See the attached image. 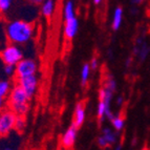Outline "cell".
<instances>
[{
	"label": "cell",
	"mask_w": 150,
	"mask_h": 150,
	"mask_svg": "<svg viewBox=\"0 0 150 150\" xmlns=\"http://www.w3.org/2000/svg\"><path fill=\"white\" fill-rule=\"evenodd\" d=\"M79 30V21L77 18H73L70 20L65 21L64 24V34L67 39H73L77 35Z\"/></svg>",
	"instance_id": "cell-9"
},
{
	"label": "cell",
	"mask_w": 150,
	"mask_h": 150,
	"mask_svg": "<svg viewBox=\"0 0 150 150\" xmlns=\"http://www.w3.org/2000/svg\"><path fill=\"white\" fill-rule=\"evenodd\" d=\"M111 124L117 131H121L124 128V120L120 117H113V119L111 120Z\"/></svg>",
	"instance_id": "cell-19"
},
{
	"label": "cell",
	"mask_w": 150,
	"mask_h": 150,
	"mask_svg": "<svg viewBox=\"0 0 150 150\" xmlns=\"http://www.w3.org/2000/svg\"><path fill=\"white\" fill-rule=\"evenodd\" d=\"M102 137L104 139H105V141L107 142L108 145H112V144H115V141H117V135H115V133L113 132L112 130L110 129V128H103L102 130Z\"/></svg>",
	"instance_id": "cell-15"
},
{
	"label": "cell",
	"mask_w": 150,
	"mask_h": 150,
	"mask_svg": "<svg viewBox=\"0 0 150 150\" xmlns=\"http://www.w3.org/2000/svg\"><path fill=\"white\" fill-rule=\"evenodd\" d=\"M12 3L11 0H0V14L8 12L12 6Z\"/></svg>",
	"instance_id": "cell-21"
},
{
	"label": "cell",
	"mask_w": 150,
	"mask_h": 150,
	"mask_svg": "<svg viewBox=\"0 0 150 150\" xmlns=\"http://www.w3.org/2000/svg\"><path fill=\"white\" fill-rule=\"evenodd\" d=\"M84 121H85V107H84V105H83L82 103H78L77 105H76L73 125L75 127L79 128L82 126Z\"/></svg>",
	"instance_id": "cell-10"
},
{
	"label": "cell",
	"mask_w": 150,
	"mask_h": 150,
	"mask_svg": "<svg viewBox=\"0 0 150 150\" xmlns=\"http://www.w3.org/2000/svg\"><path fill=\"white\" fill-rule=\"evenodd\" d=\"M104 87H106L107 89L111 90L112 93H115V89H117V83H115V79L111 77H108V79L106 80L105 82V85H104Z\"/></svg>",
	"instance_id": "cell-22"
},
{
	"label": "cell",
	"mask_w": 150,
	"mask_h": 150,
	"mask_svg": "<svg viewBox=\"0 0 150 150\" xmlns=\"http://www.w3.org/2000/svg\"><path fill=\"white\" fill-rule=\"evenodd\" d=\"M5 35L11 44H25L34 36V25L24 20H12L5 25Z\"/></svg>",
	"instance_id": "cell-1"
},
{
	"label": "cell",
	"mask_w": 150,
	"mask_h": 150,
	"mask_svg": "<svg viewBox=\"0 0 150 150\" xmlns=\"http://www.w3.org/2000/svg\"><path fill=\"white\" fill-rule=\"evenodd\" d=\"M3 73L8 78H14L15 77V73H16V66L14 65H6L3 64Z\"/></svg>",
	"instance_id": "cell-20"
},
{
	"label": "cell",
	"mask_w": 150,
	"mask_h": 150,
	"mask_svg": "<svg viewBox=\"0 0 150 150\" xmlns=\"http://www.w3.org/2000/svg\"><path fill=\"white\" fill-rule=\"evenodd\" d=\"M16 119L17 115L8 108H4L0 112V138H4L14 130Z\"/></svg>",
	"instance_id": "cell-4"
},
{
	"label": "cell",
	"mask_w": 150,
	"mask_h": 150,
	"mask_svg": "<svg viewBox=\"0 0 150 150\" xmlns=\"http://www.w3.org/2000/svg\"><path fill=\"white\" fill-rule=\"evenodd\" d=\"M123 21V8L121 6L115 8V12H113V17H112V23H111V28L113 30H118L121 28Z\"/></svg>",
	"instance_id": "cell-13"
},
{
	"label": "cell",
	"mask_w": 150,
	"mask_h": 150,
	"mask_svg": "<svg viewBox=\"0 0 150 150\" xmlns=\"http://www.w3.org/2000/svg\"><path fill=\"white\" fill-rule=\"evenodd\" d=\"M55 8L56 2L53 0H46L41 3V14L46 18H50L54 15Z\"/></svg>",
	"instance_id": "cell-12"
},
{
	"label": "cell",
	"mask_w": 150,
	"mask_h": 150,
	"mask_svg": "<svg viewBox=\"0 0 150 150\" xmlns=\"http://www.w3.org/2000/svg\"><path fill=\"white\" fill-rule=\"evenodd\" d=\"M150 53V47L146 42H142L141 39H138L137 45L134 46V54L138 55L141 61H144Z\"/></svg>",
	"instance_id": "cell-11"
},
{
	"label": "cell",
	"mask_w": 150,
	"mask_h": 150,
	"mask_svg": "<svg viewBox=\"0 0 150 150\" xmlns=\"http://www.w3.org/2000/svg\"><path fill=\"white\" fill-rule=\"evenodd\" d=\"M14 81H15L14 84H17L18 86H20L30 99H32L33 96L35 95L36 91H37V87H38L37 75L26 76V77H21V78H14Z\"/></svg>",
	"instance_id": "cell-5"
},
{
	"label": "cell",
	"mask_w": 150,
	"mask_h": 150,
	"mask_svg": "<svg viewBox=\"0 0 150 150\" xmlns=\"http://www.w3.org/2000/svg\"><path fill=\"white\" fill-rule=\"evenodd\" d=\"M141 2H142L141 0H137V1H132L133 4H138V3H141Z\"/></svg>",
	"instance_id": "cell-27"
},
{
	"label": "cell",
	"mask_w": 150,
	"mask_h": 150,
	"mask_svg": "<svg viewBox=\"0 0 150 150\" xmlns=\"http://www.w3.org/2000/svg\"><path fill=\"white\" fill-rule=\"evenodd\" d=\"M30 99L20 86L13 84L6 99V108L12 110L17 117H25L30 110Z\"/></svg>",
	"instance_id": "cell-2"
},
{
	"label": "cell",
	"mask_w": 150,
	"mask_h": 150,
	"mask_svg": "<svg viewBox=\"0 0 150 150\" xmlns=\"http://www.w3.org/2000/svg\"><path fill=\"white\" fill-rule=\"evenodd\" d=\"M63 16H64V21H67L76 18L75 14V5L73 1H66L64 4V10H63Z\"/></svg>",
	"instance_id": "cell-14"
},
{
	"label": "cell",
	"mask_w": 150,
	"mask_h": 150,
	"mask_svg": "<svg viewBox=\"0 0 150 150\" xmlns=\"http://www.w3.org/2000/svg\"><path fill=\"white\" fill-rule=\"evenodd\" d=\"M25 127H26V119H25V117H17L14 130L21 133L25 130Z\"/></svg>",
	"instance_id": "cell-17"
},
{
	"label": "cell",
	"mask_w": 150,
	"mask_h": 150,
	"mask_svg": "<svg viewBox=\"0 0 150 150\" xmlns=\"http://www.w3.org/2000/svg\"><path fill=\"white\" fill-rule=\"evenodd\" d=\"M77 132H78V128L75 127L71 124L68 127V129L66 130V132L64 133V135H63L62 138V145L65 148L73 147L76 142V139H77Z\"/></svg>",
	"instance_id": "cell-8"
},
{
	"label": "cell",
	"mask_w": 150,
	"mask_h": 150,
	"mask_svg": "<svg viewBox=\"0 0 150 150\" xmlns=\"http://www.w3.org/2000/svg\"><path fill=\"white\" fill-rule=\"evenodd\" d=\"M23 59V52L21 48L15 44H8L0 52V60L3 64L16 65Z\"/></svg>",
	"instance_id": "cell-3"
},
{
	"label": "cell",
	"mask_w": 150,
	"mask_h": 150,
	"mask_svg": "<svg viewBox=\"0 0 150 150\" xmlns=\"http://www.w3.org/2000/svg\"><path fill=\"white\" fill-rule=\"evenodd\" d=\"M115 150H122V146H118V147H117V148H115Z\"/></svg>",
	"instance_id": "cell-29"
},
{
	"label": "cell",
	"mask_w": 150,
	"mask_h": 150,
	"mask_svg": "<svg viewBox=\"0 0 150 150\" xmlns=\"http://www.w3.org/2000/svg\"><path fill=\"white\" fill-rule=\"evenodd\" d=\"M38 70L37 62L30 58H23L20 62L16 65V73L14 78H21L26 76L36 75Z\"/></svg>",
	"instance_id": "cell-6"
},
{
	"label": "cell",
	"mask_w": 150,
	"mask_h": 150,
	"mask_svg": "<svg viewBox=\"0 0 150 150\" xmlns=\"http://www.w3.org/2000/svg\"><path fill=\"white\" fill-rule=\"evenodd\" d=\"M93 3H95V4H100L101 0H93Z\"/></svg>",
	"instance_id": "cell-26"
},
{
	"label": "cell",
	"mask_w": 150,
	"mask_h": 150,
	"mask_svg": "<svg viewBox=\"0 0 150 150\" xmlns=\"http://www.w3.org/2000/svg\"><path fill=\"white\" fill-rule=\"evenodd\" d=\"M117 103H118V104H120V105H122V103H123V99H122V98H119V99H118V101H117Z\"/></svg>",
	"instance_id": "cell-25"
},
{
	"label": "cell",
	"mask_w": 150,
	"mask_h": 150,
	"mask_svg": "<svg viewBox=\"0 0 150 150\" xmlns=\"http://www.w3.org/2000/svg\"><path fill=\"white\" fill-rule=\"evenodd\" d=\"M12 81L8 79H0V112L6 108V99L13 87Z\"/></svg>",
	"instance_id": "cell-7"
},
{
	"label": "cell",
	"mask_w": 150,
	"mask_h": 150,
	"mask_svg": "<svg viewBox=\"0 0 150 150\" xmlns=\"http://www.w3.org/2000/svg\"><path fill=\"white\" fill-rule=\"evenodd\" d=\"M105 105H104V103L102 101H99V104H98V122L99 124L104 121L105 119Z\"/></svg>",
	"instance_id": "cell-18"
},
{
	"label": "cell",
	"mask_w": 150,
	"mask_h": 150,
	"mask_svg": "<svg viewBox=\"0 0 150 150\" xmlns=\"http://www.w3.org/2000/svg\"><path fill=\"white\" fill-rule=\"evenodd\" d=\"M2 150H14L13 148H11V147H5V148H3Z\"/></svg>",
	"instance_id": "cell-28"
},
{
	"label": "cell",
	"mask_w": 150,
	"mask_h": 150,
	"mask_svg": "<svg viewBox=\"0 0 150 150\" xmlns=\"http://www.w3.org/2000/svg\"><path fill=\"white\" fill-rule=\"evenodd\" d=\"M98 144H99V146L100 147H102V148H106V147H108V144H107V142L105 141V139L103 138L102 135H100L99 138H98Z\"/></svg>",
	"instance_id": "cell-23"
},
{
	"label": "cell",
	"mask_w": 150,
	"mask_h": 150,
	"mask_svg": "<svg viewBox=\"0 0 150 150\" xmlns=\"http://www.w3.org/2000/svg\"><path fill=\"white\" fill-rule=\"evenodd\" d=\"M98 65H99V62H98V59L97 58H93L91 61L89 63V66H90V69L96 70L98 68Z\"/></svg>",
	"instance_id": "cell-24"
},
{
	"label": "cell",
	"mask_w": 150,
	"mask_h": 150,
	"mask_svg": "<svg viewBox=\"0 0 150 150\" xmlns=\"http://www.w3.org/2000/svg\"><path fill=\"white\" fill-rule=\"evenodd\" d=\"M90 66H89V63H85V64L83 65L82 70H81V83H82V85H85L86 83L88 81V78H89L90 75Z\"/></svg>",
	"instance_id": "cell-16"
}]
</instances>
